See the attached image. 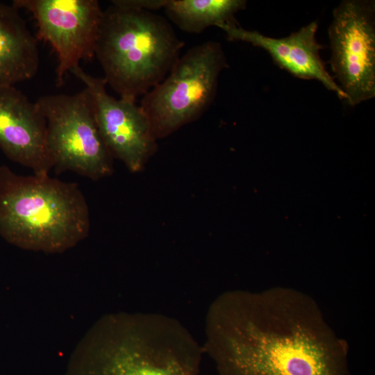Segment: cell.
Segmentation results:
<instances>
[{
  "mask_svg": "<svg viewBox=\"0 0 375 375\" xmlns=\"http://www.w3.org/2000/svg\"><path fill=\"white\" fill-rule=\"evenodd\" d=\"M202 345L219 375H351L347 342L317 301L293 288L221 293Z\"/></svg>",
  "mask_w": 375,
  "mask_h": 375,
  "instance_id": "cell-1",
  "label": "cell"
},
{
  "mask_svg": "<svg viewBox=\"0 0 375 375\" xmlns=\"http://www.w3.org/2000/svg\"><path fill=\"white\" fill-rule=\"evenodd\" d=\"M204 353L203 345L171 316L110 313L78 344L70 375H200Z\"/></svg>",
  "mask_w": 375,
  "mask_h": 375,
  "instance_id": "cell-2",
  "label": "cell"
},
{
  "mask_svg": "<svg viewBox=\"0 0 375 375\" xmlns=\"http://www.w3.org/2000/svg\"><path fill=\"white\" fill-rule=\"evenodd\" d=\"M89 209L76 183L0 165V235L21 249L62 253L85 239Z\"/></svg>",
  "mask_w": 375,
  "mask_h": 375,
  "instance_id": "cell-3",
  "label": "cell"
},
{
  "mask_svg": "<svg viewBox=\"0 0 375 375\" xmlns=\"http://www.w3.org/2000/svg\"><path fill=\"white\" fill-rule=\"evenodd\" d=\"M183 47L162 16L112 4L103 12L95 56L106 85L135 101L165 79Z\"/></svg>",
  "mask_w": 375,
  "mask_h": 375,
  "instance_id": "cell-4",
  "label": "cell"
},
{
  "mask_svg": "<svg viewBox=\"0 0 375 375\" xmlns=\"http://www.w3.org/2000/svg\"><path fill=\"white\" fill-rule=\"evenodd\" d=\"M227 65L222 45L215 41L194 46L180 56L165 79L141 100L156 138L198 118L210 107Z\"/></svg>",
  "mask_w": 375,
  "mask_h": 375,
  "instance_id": "cell-5",
  "label": "cell"
},
{
  "mask_svg": "<svg viewBox=\"0 0 375 375\" xmlns=\"http://www.w3.org/2000/svg\"><path fill=\"white\" fill-rule=\"evenodd\" d=\"M36 103L46 119L47 149L57 174L72 171L97 180L111 173V154L86 88L74 94L44 96Z\"/></svg>",
  "mask_w": 375,
  "mask_h": 375,
  "instance_id": "cell-6",
  "label": "cell"
},
{
  "mask_svg": "<svg viewBox=\"0 0 375 375\" xmlns=\"http://www.w3.org/2000/svg\"><path fill=\"white\" fill-rule=\"evenodd\" d=\"M328 28L331 67L352 106L375 96V4L346 0L333 10Z\"/></svg>",
  "mask_w": 375,
  "mask_h": 375,
  "instance_id": "cell-7",
  "label": "cell"
},
{
  "mask_svg": "<svg viewBox=\"0 0 375 375\" xmlns=\"http://www.w3.org/2000/svg\"><path fill=\"white\" fill-rule=\"evenodd\" d=\"M18 10L31 12L40 40L55 51L56 83L60 85L69 72L81 60L95 56L103 10L97 0H14Z\"/></svg>",
  "mask_w": 375,
  "mask_h": 375,
  "instance_id": "cell-8",
  "label": "cell"
},
{
  "mask_svg": "<svg viewBox=\"0 0 375 375\" xmlns=\"http://www.w3.org/2000/svg\"><path fill=\"white\" fill-rule=\"evenodd\" d=\"M85 85L99 132L110 153L132 172L139 171L155 147L151 124L134 101L115 99L106 90L103 78L84 72L80 66L70 72Z\"/></svg>",
  "mask_w": 375,
  "mask_h": 375,
  "instance_id": "cell-9",
  "label": "cell"
},
{
  "mask_svg": "<svg viewBox=\"0 0 375 375\" xmlns=\"http://www.w3.org/2000/svg\"><path fill=\"white\" fill-rule=\"evenodd\" d=\"M0 148L11 160L49 175L53 168L47 122L36 102L14 86H0Z\"/></svg>",
  "mask_w": 375,
  "mask_h": 375,
  "instance_id": "cell-10",
  "label": "cell"
},
{
  "mask_svg": "<svg viewBox=\"0 0 375 375\" xmlns=\"http://www.w3.org/2000/svg\"><path fill=\"white\" fill-rule=\"evenodd\" d=\"M231 41L251 44L267 51L274 62L294 76L319 81L326 89L345 100V94L327 72L319 51L324 47L316 38L317 21L281 38L266 36L257 31L243 28L236 22L218 26Z\"/></svg>",
  "mask_w": 375,
  "mask_h": 375,
  "instance_id": "cell-11",
  "label": "cell"
},
{
  "mask_svg": "<svg viewBox=\"0 0 375 375\" xmlns=\"http://www.w3.org/2000/svg\"><path fill=\"white\" fill-rule=\"evenodd\" d=\"M39 62L36 38L19 10L0 3V86H14L32 78Z\"/></svg>",
  "mask_w": 375,
  "mask_h": 375,
  "instance_id": "cell-12",
  "label": "cell"
},
{
  "mask_svg": "<svg viewBox=\"0 0 375 375\" xmlns=\"http://www.w3.org/2000/svg\"><path fill=\"white\" fill-rule=\"evenodd\" d=\"M246 4L244 0H167L164 9L180 29L199 33L212 26L236 22L235 15Z\"/></svg>",
  "mask_w": 375,
  "mask_h": 375,
  "instance_id": "cell-13",
  "label": "cell"
},
{
  "mask_svg": "<svg viewBox=\"0 0 375 375\" xmlns=\"http://www.w3.org/2000/svg\"><path fill=\"white\" fill-rule=\"evenodd\" d=\"M167 0H114L112 4L138 10L152 12L164 8Z\"/></svg>",
  "mask_w": 375,
  "mask_h": 375,
  "instance_id": "cell-14",
  "label": "cell"
}]
</instances>
